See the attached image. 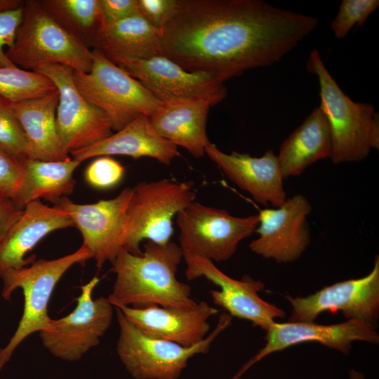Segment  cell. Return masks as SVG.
I'll list each match as a JSON object with an SVG mask.
<instances>
[{
  "label": "cell",
  "instance_id": "7402d4cb",
  "mask_svg": "<svg viewBox=\"0 0 379 379\" xmlns=\"http://www.w3.org/2000/svg\"><path fill=\"white\" fill-rule=\"evenodd\" d=\"M212 105L205 100H173L161 102L149 117L155 131L177 147H182L193 157L201 158L209 140L207 117Z\"/></svg>",
  "mask_w": 379,
  "mask_h": 379
},
{
  "label": "cell",
  "instance_id": "74e56055",
  "mask_svg": "<svg viewBox=\"0 0 379 379\" xmlns=\"http://www.w3.org/2000/svg\"><path fill=\"white\" fill-rule=\"evenodd\" d=\"M350 379H365V377L361 373L352 369L350 371Z\"/></svg>",
  "mask_w": 379,
  "mask_h": 379
},
{
  "label": "cell",
  "instance_id": "9a60e30c",
  "mask_svg": "<svg viewBox=\"0 0 379 379\" xmlns=\"http://www.w3.org/2000/svg\"><path fill=\"white\" fill-rule=\"evenodd\" d=\"M183 254V253H182ZM188 280L203 277L219 287L210 294L216 305L225 309L231 317L248 320L267 331L277 318H284V310L262 299L258 293L265 285L260 281L244 276L233 279L208 259L196 255L183 254Z\"/></svg>",
  "mask_w": 379,
  "mask_h": 379
},
{
  "label": "cell",
  "instance_id": "d590c367",
  "mask_svg": "<svg viewBox=\"0 0 379 379\" xmlns=\"http://www.w3.org/2000/svg\"><path fill=\"white\" fill-rule=\"evenodd\" d=\"M11 199H0V244L22 213Z\"/></svg>",
  "mask_w": 379,
  "mask_h": 379
},
{
  "label": "cell",
  "instance_id": "d6986e66",
  "mask_svg": "<svg viewBox=\"0 0 379 379\" xmlns=\"http://www.w3.org/2000/svg\"><path fill=\"white\" fill-rule=\"evenodd\" d=\"M124 317L145 335L171 341L184 347L192 346L207 335L208 319L220 310L201 301L190 308L116 305Z\"/></svg>",
  "mask_w": 379,
  "mask_h": 379
},
{
  "label": "cell",
  "instance_id": "2e32d148",
  "mask_svg": "<svg viewBox=\"0 0 379 379\" xmlns=\"http://www.w3.org/2000/svg\"><path fill=\"white\" fill-rule=\"evenodd\" d=\"M311 211L310 201L300 194L278 207L260 210L255 231L258 237L250 243L251 251L279 263L298 259L310 241L307 217Z\"/></svg>",
  "mask_w": 379,
  "mask_h": 379
},
{
  "label": "cell",
  "instance_id": "8fae6325",
  "mask_svg": "<svg viewBox=\"0 0 379 379\" xmlns=\"http://www.w3.org/2000/svg\"><path fill=\"white\" fill-rule=\"evenodd\" d=\"M34 71L49 78L59 93L56 124L61 143L67 153L89 147L113 133L107 114L89 102L77 89L72 68L48 65Z\"/></svg>",
  "mask_w": 379,
  "mask_h": 379
},
{
  "label": "cell",
  "instance_id": "1f68e13d",
  "mask_svg": "<svg viewBox=\"0 0 379 379\" xmlns=\"http://www.w3.org/2000/svg\"><path fill=\"white\" fill-rule=\"evenodd\" d=\"M22 161L0 147V199H12L22 180Z\"/></svg>",
  "mask_w": 379,
  "mask_h": 379
},
{
  "label": "cell",
  "instance_id": "e575fe53",
  "mask_svg": "<svg viewBox=\"0 0 379 379\" xmlns=\"http://www.w3.org/2000/svg\"><path fill=\"white\" fill-rule=\"evenodd\" d=\"M176 0H138L141 15L161 29L173 13Z\"/></svg>",
  "mask_w": 379,
  "mask_h": 379
},
{
  "label": "cell",
  "instance_id": "9c48e42d",
  "mask_svg": "<svg viewBox=\"0 0 379 379\" xmlns=\"http://www.w3.org/2000/svg\"><path fill=\"white\" fill-rule=\"evenodd\" d=\"M258 221V214L237 217L225 209L193 201L176 215L179 246L183 254L225 261L255 231Z\"/></svg>",
  "mask_w": 379,
  "mask_h": 379
},
{
  "label": "cell",
  "instance_id": "f546056e",
  "mask_svg": "<svg viewBox=\"0 0 379 379\" xmlns=\"http://www.w3.org/2000/svg\"><path fill=\"white\" fill-rule=\"evenodd\" d=\"M378 6V0H343L331 24L335 38L343 39L354 26H361Z\"/></svg>",
  "mask_w": 379,
  "mask_h": 379
},
{
  "label": "cell",
  "instance_id": "7c38bea8",
  "mask_svg": "<svg viewBox=\"0 0 379 379\" xmlns=\"http://www.w3.org/2000/svg\"><path fill=\"white\" fill-rule=\"evenodd\" d=\"M291 306L288 321L314 322L325 311L341 312L348 319L375 327L379 316V258L366 276L336 282L305 296H287Z\"/></svg>",
  "mask_w": 379,
  "mask_h": 379
},
{
  "label": "cell",
  "instance_id": "3957f363",
  "mask_svg": "<svg viewBox=\"0 0 379 379\" xmlns=\"http://www.w3.org/2000/svg\"><path fill=\"white\" fill-rule=\"evenodd\" d=\"M306 67L318 79L319 107L331 134V161L359 162L366 159L372 149H378L379 120L374 107L370 103L354 102L342 91L317 49L310 52Z\"/></svg>",
  "mask_w": 379,
  "mask_h": 379
},
{
  "label": "cell",
  "instance_id": "52a82bcc",
  "mask_svg": "<svg viewBox=\"0 0 379 379\" xmlns=\"http://www.w3.org/2000/svg\"><path fill=\"white\" fill-rule=\"evenodd\" d=\"M92 53L91 70L74 71V81L81 95L107 114L113 131L150 117L159 109L161 101L137 79L98 51L92 49Z\"/></svg>",
  "mask_w": 379,
  "mask_h": 379
},
{
  "label": "cell",
  "instance_id": "8d00e7d4",
  "mask_svg": "<svg viewBox=\"0 0 379 379\" xmlns=\"http://www.w3.org/2000/svg\"><path fill=\"white\" fill-rule=\"evenodd\" d=\"M24 2L20 0H0V13L19 8Z\"/></svg>",
  "mask_w": 379,
  "mask_h": 379
},
{
  "label": "cell",
  "instance_id": "4316f807",
  "mask_svg": "<svg viewBox=\"0 0 379 379\" xmlns=\"http://www.w3.org/2000/svg\"><path fill=\"white\" fill-rule=\"evenodd\" d=\"M41 3L61 26L91 47L100 27V0H44Z\"/></svg>",
  "mask_w": 379,
  "mask_h": 379
},
{
  "label": "cell",
  "instance_id": "30bf717a",
  "mask_svg": "<svg viewBox=\"0 0 379 379\" xmlns=\"http://www.w3.org/2000/svg\"><path fill=\"white\" fill-rule=\"evenodd\" d=\"M100 280L94 277L83 285L74 309L63 317L51 319L39 333L42 345L54 357L69 361L79 360L100 343L109 328L114 305L108 298L93 297Z\"/></svg>",
  "mask_w": 379,
  "mask_h": 379
},
{
  "label": "cell",
  "instance_id": "e0dca14e",
  "mask_svg": "<svg viewBox=\"0 0 379 379\" xmlns=\"http://www.w3.org/2000/svg\"><path fill=\"white\" fill-rule=\"evenodd\" d=\"M375 328L356 319L329 325L314 322L275 321L267 330L264 347L232 379H240L249 368L266 356L302 343L317 342L343 354L349 353L354 341L378 343L379 335Z\"/></svg>",
  "mask_w": 379,
  "mask_h": 379
},
{
  "label": "cell",
  "instance_id": "44dd1931",
  "mask_svg": "<svg viewBox=\"0 0 379 379\" xmlns=\"http://www.w3.org/2000/svg\"><path fill=\"white\" fill-rule=\"evenodd\" d=\"M70 154L81 163L96 157L122 155L150 157L168 166L179 152L175 145L155 131L149 117H141L107 138Z\"/></svg>",
  "mask_w": 379,
  "mask_h": 379
},
{
  "label": "cell",
  "instance_id": "cb8c5ba5",
  "mask_svg": "<svg viewBox=\"0 0 379 379\" xmlns=\"http://www.w3.org/2000/svg\"><path fill=\"white\" fill-rule=\"evenodd\" d=\"M91 47L115 64L160 55V30L141 15L105 27L95 34Z\"/></svg>",
  "mask_w": 379,
  "mask_h": 379
},
{
  "label": "cell",
  "instance_id": "ac0fdd59",
  "mask_svg": "<svg viewBox=\"0 0 379 379\" xmlns=\"http://www.w3.org/2000/svg\"><path fill=\"white\" fill-rule=\"evenodd\" d=\"M205 154L241 190L261 204L275 208L287 199L277 156L272 149L261 157L233 151L227 154L208 140Z\"/></svg>",
  "mask_w": 379,
  "mask_h": 379
},
{
  "label": "cell",
  "instance_id": "603a6c76",
  "mask_svg": "<svg viewBox=\"0 0 379 379\" xmlns=\"http://www.w3.org/2000/svg\"><path fill=\"white\" fill-rule=\"evenodd\" d=\"M59 100L57 89L41 97L11 102L30 145L32 159L41 161H62L69 159L61 143L56 124Z\"/></svg>",
  "mask_w": 379,
  "mask_h": 379
},
{
  "label": "cell",
  "instance_id": "5bb4252c",
  "mask_svg": "<svg viewBox=\"0 0 379 379\" xmlns=\"http://www.w3.org/2000/svg\"><path fill=\"white\" fill-rule=\"evenodd\" d=\"M116 65L137 79L161 102L205 100L213 106L227 95L224 83L213 75L187 71L163 55L126 60Z\"/></svg>",
  "mask_w": 379,
  "mask_h": 379
},
{
  "label": "cell",
  "instance_id": "83f0119b",
  "mask_svg": "<svg viewBox=\"0 0 379 379\" xmlns=\"http://www.w3.org/2000/svg\"><path fill=\"white\" fill-rule=\"evenodd\" d=\"M55 89L50 79L37 71L0 67V96L11 102L36 98Z\"/></svg>",
  "mask_w": 379,
  "mask_h": 379
},
{
  "label": "cell",
  "instance_id": "d4e9b609",
  "mask_svg": "<svg viewBox=\"0 0 379 379\" xmlns=\"http://www.w3.org/2000/svg\"><path fill=\"white\" fill-rule=\"evenodd\" d=\"M331 151L329 125L317 107L280 146L277 156L284 178L300 175L314 163L330 158Z\"/></svg>",
  "mask_w": 379,
  "mask_h": 379
},
{
  "label": "cell",
  "instance_id": "ba28073f",
  "mask_svg": "<svg viewBox=\"0 0 379 379\" xmlns=\"http://www.w3.org/2000/svg\"><path fill=\"white\" fill-rule=\"evenodd\" d=\"M192 186L191 182L164 178L141 182L133 187L123 248L140 255L144 239L159 244L169 242L173 234V217L194 201Z\"/></svg>",
  "mask_w": 379,
  "mask_h": 379
},
{
  "label": "cell",
  "instance_id": "4dcf8cb0",
  "mask_svg": "<svg viewBox=\"0 0 379 379\" xmlns=\"http://www.w3.org/2000/svg\"><path fill=\"white\" fill-rule=\"evenodd\" d=\"M124 167L117 160L109 157H99L93 161L85 171V179L92 187L109 189L117 185L123 178Z\"/></svg>",
  "mask_w": 379,
  "mask_h": 379
},
{
  "label": "cell",
  "instance_id": "277c9868",
  "mask_svg": "<svg viewBox=\"0 0 379 379\" xmlns=\"http://www.w3.org/2000/svg\"><path fill=\"white\" fill-rule=\"evenodd\" d=\"M6 54L15 66L32 71L61 65L88 72L93 62L92 50L61 26L41 1L24 2L22 21Z\"/></svg>",
  "mask_w": 379,
  "mask_h": 379
},
{
  "label": "cell",
  "instance_id": "836d02e7",
  "mask_svg": "<svg viewBox=\"0 0 379 379\" xmlns=\"http://www.w3.org/2000/svg\"><path fill=\"white\" fill-rule=\"evenodd\" d=\"M22 18V6L0 13V67L15 66L7 57L4 48L11 46Z\"/></svg>",
  "mask_w": 379,
  "mask_h": 379
},
{
  "label": "cell",
  "instance_id": "6da1fadb",
  "mask_svg": "<svg viewBox=\"0 0 379 379\" xmlns=\"http://www.w3.org/2000/svg\"><path fill=\"white\" fill-rule=\"evenodd\" d=\"M317 24L262 0H176L160 29V55L224 83L277 62Z\"/></svg>",
  "mask_w": 379,
  "mask_h": 379
},
{
  "label": "cell",
  "instance_id": "d6a6232c",
  "mask_svg": "<svg viewBox=\"0 0 379 379\" xmlns=\"http://www.w3.org/2000/svg\"><path fill=\"white\" fill-rule=\"evenodd\" d=\"M100 27L130 17L141 15L138 0H100Z\"/></svg>",
  "mask_w": 379,
  "mask_h": 379
},
{
  "label": "cell",
  "instance_id": "f1b7e54d",
  "mask_svg": "<svg viewBox=\"0 0 379 379\" xmlns=\"http://www.w3.org/2000/svg\"><path fill=\"white\" fill-rule=\"evenodd\" d=\"M0 147L20 161L32 159L30 145L11 102L0 96Z\"/></svg>",
  "mask_w": 379,
  "mask_h": 379
},
{
  "label": "cell",
  "instance_id": "7a4b0ae2",
  "mask_svg": "<svg viewBox=\"0 0 379 379\" xmlns=\"http://www.w3.org/2000/svg\"><path fill=\"white\" fill-rule=\"evenodd\" d=\"M182 258L180 246L171 241L165 244L147 241L140 255L122 248L111 262L116 279L109 300L114 307L195 306L190 286L176 277Z\"/></svg>",
  "mask_w": 379,
  "mask_h": 379
},
{
  "label": "cell",
  "instance_id": "8992f818",
  "mask_svg": "<svg viewBox=\"0 0 379 379\" xmlns=\"http://www.w3.org/2000/svg\"><path fill=\"white\" fill-rule=\"evenodd\" d=\"M114 308L119 328L117 352L135 379H177L190 358L208 352L214 340L230 325L232 318L228 313H222L209 335L192 346L184 347L145 335L119 309Z\"/></svg>",
  "mask_w": 379,
  "mask_h": 379
},
{
  "label": "cell",
  "instance_id": "ffe728a7",
  "mask_svg": "<svg viewBox=\"0 0 379 379\" xmlns=\"http://www.w3.org/2000/svg\"><path fill=\"white\" fill-rule=\"evenodd\" d=\"M74 227L70 216L40 200L27 204L0 244V277L9 269H18L34 262L25 258L28 252L51 232Z\"/></svg>",
  "mask_w": 379,
  "mask_h": 379
},
{
  "label": "cell",
  "instance_id": "484cf974",
  "mask_svg": "<svg viewBox=\"0 0 379 379\" xmlns=\"http://www.w3.org/2000/svg\"><path fill=\"white\" fill-rule=\"evenodd\" d=\"M22 178L12 201L20 208L41 198L53 204L73 192L75 169L81 162L69 157L62 161H22Z\"/></svg>",
  "mask_w": 379,
  "mask_h": 379
},
{
  "label": "cell",
  "instance_id": "4fadbf2b",
  "mask_svg": "<svg viewBox=\"0 0 379 379\" xmlns=\"http://www.w3.org/2000/svg\"><path fill=\"white\" fill-rule=\"evenodd\" d=\"M132 194L133 187H126L116 197L93 204H77L64 197L54 204L70 216L98 268L112 262L123 248Z\"/></svg>",
  "mask_w": 379,
  "mask_h": 379
},
{
  "label": "cell",
  "instance_id": "5b68a950",
  "mask_svg": "<svg viewBox=\"0 0 379 379\" xmlns=\"http://www.w3.org/2000/svg\"><path fill=\"white\" fill-rule=\"evenodd\" d=\"M91 258H93L91 252L82 244L74 252L62 257L40 259L29 266L9 269L1 274L2 298L9 300L13 291L20 288L24 307L15 331L8 343L0 348V371L25 339L48 326L51 319L48 315L49 301L61 277L73 265Z\"/></svg>",
  "mask_w": 379,
  "mask_h": 379
}]
</instances>
